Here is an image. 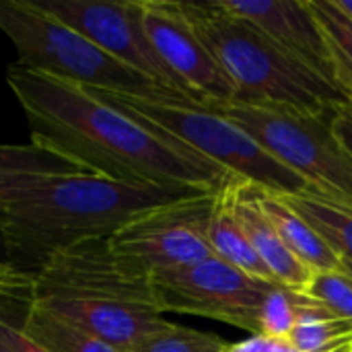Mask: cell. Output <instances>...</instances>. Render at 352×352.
I'll use <instances>...</instances> for the list:
<instances>
[{
  "mask_svg": "<svg viewBox=\"0 0 352 352\" xmlns=\"http://www.w3.org/2000/svg\"><path fill=\"white\" fill-rule=\"evenodd\" d=\"M6 82L31 142L80 171L126 184L219 190L233 173L93 91L12 64Z\"/></svg>",
  "mask_w": 352,
  "mask_h": 352,
  "instance_id": "obj_1",
  "label": "cell"
},
{
  "mask_svg": "<svg viewBox=\"0 0 352 352\" xmlns=\"http://www.w3.org/2000/svg\"><path fill=\"white\" fill-rule=\"evenodd\" d=\"M214 190L126 184L95 173L33 177L0 190V231L12 268L31 278L52 256L107 239L134 217Z\"/></svg>",
  "mask_w": 352,
  "mask_h": 352,
  "instance_id": "obj_2",
  "label": "cell"
},
{
  "mask_svg": "<svg viewBox=\"0 0 352 352\" xmlns=\"http://www.w3.org/2000/svg\"><path fill=\"white\" fill-rule=\"evenodd\" d=\"M27 303L130 351L165 330L151 280L128 274L111 256L107 239H91L52 256L33 276Z\"/></svg>",
  "mask_w": 352,
  "mask_h": 352,
  "instance_id": "obj_3",
  "label": "cell"
},
{
  "mask_svg": "<svg viewBox=\"0 0 352 352\" xmlns=\"http://www.w3.org/2000/svg\"><path fill=\"white\" fill-rule=\"evenodd\" d=\"M196 35L237 91L239 103L330 118L351 103L336 87L291 60L256 25L217 2H182Z\"/></svg>",
  "mask_w": 352,
  "mask_h": 352,
  "instance_id": "obj_4",
  "label": "cell"
},
{
  "mask_svg": "<svg viewBox=\"0 0 352 352\" xmlns=\"http://www.w3.org/2000/svg\"><path fill=\"white\" fill-rule=\"evenodd\" d=\"M89 91L120 111L167 132L243 182L278 196L318 194L303 177L266 153L243 128L214 109L194 103L186 95L140 97L101 89Z\"/></svg>",
  "mask_w": 352,
  "mask_h": 352,
  "instance_id": "obj_5",
  "label": "cell"
},
{
  "mask_svg": "<svg viewBox=\"0 0 352 352\" xmlns=\"http://www.w3.org/2000/svg\"><path fill=\"white\" fill-rule=\"evenodd\" d=\"M0 31L16 50L14 64L39 74L124 95H184L107 56L82 33L43 10L37 0H0Z\"/></svg>",
  "mask_w": 352,
  "mask_h": 352,
  "instance_id": "obj_6",
  "label": "cell"
},
{
  "mask_svg": "<svg viewBox=\"0 0 352 352\" xmlns=\"http://www.w3.org/2000/svg\"><path fill=\"white\" fill-rule=\"evenodd\" d=\"M243 128L266 153L303 177L322 198L352 208V157L330 128V118L248 103L210 107Z\"/></svg>",
  "mask_w": 352,
  "mask_h": 352,
  "instance_id": "obj_7",
  "label": "cell"
},
{
  "mask_svg": "<svg viewBox=\"0 0 352 352\" xmlns=\"http://www.w3.org/2000/svg\"><path fill=\"white\" fill-rule=\"evenodd\" d=\"M214 192L134 217L107 237L111 256L128 274L146 280L153 274L186 268L214 256L206 235Z\"/></svg>",
  "mask_w": 352,
  "mask_h": 352,
  "instance_id": "obj_8",
  "label": "cell"
},
{
  "mask_svg": "<svg viewBox=\"0 0 352 352\" xmlns=\"http://www.w3.org/2000/svg\"><path fill=\"white\" fill-rule=\"evenodd\" d=\"M153 299L161 314H186L217 320L254 336L262 334V309L272 283L254 278L210 256L198 264L153 274Z\"/></svg>",
  "mask_w": 352,
  "mask_h": 352,
  "instance_id": "obj_9",
  "label": "cell"
},
{
  "mask_svg": "<svg viewBox=\"0 0 352 352\" xmlns=\"http://www.w3.org/2000/svg\"><path fill=\"white\" fill-rule=\"evenodd\" d=\"M37 4L82 33L107 56L182 93L144 31L142 0H37Z\"/></svg>",
  "mask_w": 352,
  "mask_h": 352,
  "instance_id": "obj_10",
  "label": "cell"
},
{
  "mask_svg": "<svg viewBox=\"0 0 352 352\" xmlns=\"http://www.w3.org/2000/svg\"><path fill=\"white\" fill-rule=\"evenodd\" d=\"M142 23L155 52L175 76L186 97L204 107L237 99L233 82L196 35L184 14L182 2L142 0Z\"/></svg>",
  "mask_w": 352,
  "mask_h": 352,
  "instance_id": "obj_11",
  "label": "cell"
},
{
  "mask_svg": "<svg viewBox=\"0 0 352 352\" xmlns=\"http://www.w3.org/2000/svg\"><path fill=\"white\" fill-rule=\"evenodd\" d=\"M217 4L225 12L256 25L291 60L336 87L326 41L307 0H217Z\"/></svg>",
  "mask_w": 352,
  "mask_h": 352,
  "instance_id": "obj_12",
  "label": "cell"
},
{
  "mask_svg": "<svg viewBox=\"0 0 352 352\" xmlns=\"http://www.w3.org/2000/svg\"><path fill=\"white\" fill-rule=\"evenodd\" d=\"M233 210L254 252L270 270L274 280L285 289L305 293L316 270L303 264L297 256L289 252V248L276 235L274 227L262 214L254 198L252 184L239 177L233 179Z\"/></svg>",
  "mask_w": 352,
  "mask_h": 352,
  "instance_id": "obj_13",
  "label": "cell"
},
{
  "mask_svg": "<svg viewBox=\"0 0 352 352\" xmlns=\"http://www.w3.org/2000/svg\"><path fill=\"white\" fill-rule=\"evenodd\" d=\"M252 192L262 214L268 219V223L274 227L276 235L283 239V243L289 248L293 256H297L303 264H307L316 272L340 270V258L336 256V252L318 235V231L303 217H299L285 202L283 196L262 190L254 184H252Z\"/></svg>",
  "mask_w": 352,
  "mask_h": 352,
  "instance_id": "obj_14",
  "label": "cell"
},
{
  "mask_svg": "<svg viewBox=\"0 0 352 352\" xmlns=\"http://www.w3.org/2000/svg\"><path fill=\"white\" fill-rule=\"evenodd\" d=\"M237 175L229 177L217 192H214V202H212V212L208 221V243L210 250L217 258L225 260L227 264L235 266L237 270L260 278L264 283L278 285L270 270L264 266V262L258 258L254 252L250 239L245 237L235 210H233V179Z\"/></svg>",
  "mask_w": 352,
  "mask_h": 352,
  "instance_id": "obj_15",
  "label": "cell"
},
{
  "mask_svg": "<svg viewBox=\"0 0 352 352\" xmlns=\"http://www.w3.org/2000/svg\"><path fill=\"white\" fill-rule=\"evenodd\" d=\"M14 322L31 340L50 352H126L29 303H25L23 316Z\"/></svg>",
  "mask_w": 352,
  "mask_h": 352,
  "instance_id": "obj_16",
  "label": "cell"
},
{
  "mask_svg": "<svg viewBox=\"0 0 352 352\" xmlns=\"http://www.w3.org/2000/svg\"><path fill=\"white\" fill-rule=\"evenodd\" d=\"M285 202L303 217L318 235L336 252L340 260L352 262V208L318 194L283 196Z\"/></svg>",
  "mask_w": 352,
  "mask_h": 352,
  "instance_id": "obj_17",
  "label": "cell"
},
{
  "mask_svg": "<svg viewBox=\"0 0 352 352\" xmlns=\"http://www.w3.org/2000/svg\"><path fill=\"white\" fill-rule=\"evenodd\" d=\"M324 35L336 87L352 103V19L334 0H307Z\"/></svg>",
  "mask_w": 352,
  "mask_h": 352,
  "instance_id": "obj_18",
  "label": "cell"
},
{
  "mask_svg": "<svg viewBox=\"0 0 352 352\" xmlns=\"http://www.w3.org/2000/svg\"><path fill=\"white\" fill-rule=\"evenodd\" d=\"M352 340V324L305 295L295 328L285 344L295 352H328Z\"/></svg>",
  "mask_w": 352,
  "mask_h": 352,
  "instance_id": "obj_19",
  "label": "cell"
},
{
  "mask_svg": "<svg viewBox=\"0 0 352 352\" xmlns=\"http://www.w3.org/2000/svg\"><path fill=\"white\" fill-rule=\"evenodd\" d=\"M80 169L60 155L29 144H0V190L33 177L78 173Z\"/></svg>",
  "mask_w": 352,
  "mask_h": 352,
  "instance_id": "obj_20",
  "label": "cell"
},
{
  "mask_svg": "<svg viewBox=\"0 0 352 352\" xmlns=\"http://www.w3.org/2000/svg\"><path fill=\"white\" fill-rule=\"evenodd\" d=\"M229 349L231 344L219 334L169 324L165 330L146 336L128 352H229Z\"/></svg>",
  "mask_w": 352,
  "mask_h": 352,
  "instance_id": "obj_21",
  "label": "cell"
},
{
  "mask_svg": "<svg viewBox=\"0 0 352 352\" xmlns=\"http://www.w3.org/2000/svg\"><path fill=\"white\" fill-rule=\"evenodd\" d=\"M303 299H305L303 293H297L285 287H274L262 309V334L260 336L276 340V342H285L291 330L295 328Z\"/></svg>",
  "mask_w": 352,
  "mask_h": 352,
  "instance_id": "obj_22",
  "label": "cell"
},
{
  "mask_svg": "<svg viewBox=\"0 0 352 352\" xmlns=\"http://www.w3.org/2000/svg\"><path fill=\"white\" fill-rule=\"evenodd\" d=\"M303 295L352 324V280L344 272H316Z\"/></svg>",
  "mask_w": 352,
  "mask_h": 352,
  "instance_id": "obj_23",
  "label": "cell"
},
{
  "mask_svg": "<svg viewBox=\"0 0 352 352\" xmlns=\"http://www.w3.org/2000/svg\"><path fill=\"white\" fill-rule=\"evenodd\" d=\"M31 278L19 274L6 252V243L0 231V307H12L16 303H27V293H29Z\"/></svg>",
  "mask_w": 352,
  "mask_h": 352,
  "instance_id": "obj_24",
  "label": "cell"
},
{
  "mask_svg": "<svg viewBox=\"0 0 352 352\" xmlns=\"http://www.w3.org/2000/svg\"><path fill=\"white\" fill-rule=\"evenodd\" d=\"M0 352H50L31 340L16 322L8 316L6 307H0Z\"/></svg>",
  "mask_w": 352,
  "mask_h": 352,
  "instance_id": "obj_25",
  "label": "cell"
},
{
  "mask_svg": "<svg viewBox=\"0 0 352 352\" xmlns=\"http://www.w3.org/2000/svg\"><path fill=\"white\" fill-rule=\"evenodd\" d=\"M330 128L334 136L340 140L344 151L352 157V103L340 105L332 116H330Z\"/></svg>",
  "mask_w": 352,
  "mask_h": 352,
  "instance_id": "obj_26",
  "label": "cell"
},
{
  "mask_svg": "<svg viewBox=\"0 0 352 352\" xmlns=\"http://www.w3.org/2000/svg\"><path fill=\"white\" fill-rule=\"evenodd\" d=\"M334 2H336V4H338V6H340V8L352 19V0H334Z\"/></svg>",
  "mask_w": 352,
  "mask_h": 352,
  "instance_id": "obj_27",
  "label": "cell"
},
{
  "mask_svg": "<svg viewBox=\"0 0 352 352\" xmlns=\"http://www.w3.org/2000/svg\"><path fill=\"white\" fill-rule=\"evenodd\" d=\"M340 272H344V274H346V276L352 280V262L340 260Z\"/></svg>",
  "mask_w": 352,
  "mask_h": 352,
  "instance_id": "obj_28",
  "label": "cell"
},
{
  "mask_svg": "<svg viewBox=\"0 0 352 352\" xmlns=\"http://www.w3.org/2000/svg\"><path fill=\"white\" fill-rule=\"evenodd\" d=\"M328 352H352V340H349V342H344V344H340V346H336V349H332V351Z\"/></svg>",
  "mask_w": 352,
  "mask_h": 352,
  "instance_id": "obj_29",
  "label": "cell"
}]
</instances>
